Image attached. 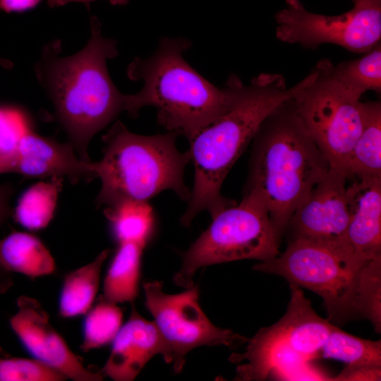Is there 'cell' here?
<instances>
[{
    "instance_id": "6da1fadb",
    "label": "cell",
    "mask_w": 381,
    "mask_h": 381,
    "mask_svg": "<svg viewBox=\"0 0 381 381\" xmlns=\"http://www.w3.org/2000/svg\"><path fill=\"white\" fill-rule=\"evenodd\" d=\"M91 37L78 52L62 56L59 40L46 44L35 65L36 77L79 157L90 162L92 138L127 111L128 95L119 91L107 68L118 55L117 42L103 37L99 20L90 18Z\"/></svg>"
},
{
    "instance_id": "7a4b0ae2",
    "label": "cell",
    "mask_w": 381,
    "mask_h": 381,
    "mask_svg": "<svg viewBox=\"0 0 381 381\" xmlns=\"http://www.w3.org/2000/svg\"><path fill=\"white\" fill-rule=\"evenodd\" d=\"M291 98L274 109L256 131L245 190L264 200L279 245L294 212L330 168Z\"/></svg>"
},
{
    "instance_id": "3957f363",
    "label": "cell",
    "mask_w": 381,
    "mask_h": 381,
    "mask_svg": "<svg viewBox=\"0 0 381 381\" xmlns=\"http://www.w3.org/2000/svg\"><path fill=\"white\" fill-rule=\"evenodd\" d=\"M297 83L287 87L282 74L262 73L250 83H240L230 109L201 130L188 150L194 166V183L181 223L188 226L202 211L212 217L236 204L221 193L223 181L262 121L289 99Z\"/></svg>"
},
{
    "instance_id": "277c9868",
    "label": "cell",
    "mask_w": 381,
    "mask_h": 381,
    "mask_svg": "<svg viewBox=\"0 0 381 381\" xmlns=\"http://www.w3.org/2000/svg\"><path fill=\"white\" fill-rule=\"evenodd\" d=\"M190 46L184 38L163 37L152 56L130 63L128 78L143 80V87L128 95L126 111L135 117L143 107H154L158 123L189 142L230 109L241 83L231 75L223 87L213 85L183 59Z\"/></svg>"
},
{
    "instance_id": "5b68a950",
    "label": "cell",
    "mask_w": 381,
    "mask_h": 381,
    "mask_svg": "<svg viewBox=\"0 0 381 381\" xmlns=\"http://www.w3.org/2000/svg\"><path fill=\"white\" fill-rule=\"evenodd\" d=\"M253 269L286 279L322 299L329 321H375L381 313V258L363 260L303 240H289L286 250Z\"/></svg>"
},
{
    "instance_id": "8992f818",
    "label": "cell",
    "mask_w": 381,
    "mask_h": 381,
    "mask_svg": "<svg viewBox=\"0 0 381 381\" xmlns=\"http://www.w3.org/2000/svg\"><path fill=\"white\" fill-rule=\"evenodd\" d=\"M178 134L142 135L117 121L103 135V157L92 162L102 187L96 203L105 207L124 200L147 201L166 190L188 201L190 192L183 181L190 161L188 150L176 145Z\"/></svg>"
},
{
    "instance_id": "52a82bcc",
    "label": "cell",
    "mask_w": 381,
    "mask_h": 381,
    "mask_svg": "<svg viewBox=\"0 0 381 381\" xmlns=\"http://www.w3.org/2000/svg\"><path fill=\"white\" fill-rule=\"evenodd\" d=\"M289 285L291 299L286 313L248 339L243 353L230 356L232 363L246 361L237 367L234 380H265L271 375L288 379L291 372L320 358L334 325L316 313L300 287Z\"/></svg>"
},
{
    "instance_id": "ba28073f",
    "label": "cell",
    "mask_w": 381,
    "mask_h": 381,
    "mask_svg": "<svg viewBox=\"0 0 381 381\" xmlns=\"http://www.w3.org/2000/svg\"><path fill=\"white\" fill-rule=\"evenodd\" d=\"M333 64L321 59L297 83L291 98L307 132L330 168L348 179L350 157L361 133V97L334 77Z\"/></svg>"
},
{
    "instance_id": "9c48e42d",
    "label": "cell",
    "mask_w": 381,
    "mask_h": 381,
    "mask_svg": "<svg viewBox=\"0 0 381 381\" xmlns=\"http://www.w3.org/2000/svg\"><path fill=\"white\" fill-rule=\"evenodd\" d=\"M212 218L204 231L183 254L176 285L193 286L195 272L212 265L252 259L261 262L279 255L278 243L264 200L254 193H245L241 202L227 207Z\"/></svg>"
},
{
    "instance_id": "30bf717a",
    "label": "cell",
    "mask_w": 381,
    "mask_h": 381,
    "mask_svg": "<svg viewBox=\"0 0 381 381\" xmlns=\"http://www.w3.org/2000/svg\"><path fill=\"white\" fill-rule=\"evenodd\" d=\"M276 37L283 42L316 48L323 44L367 53L381 37V0H358L338 16L308 11L300 0H286L275 15Z\"/></svg>"
},
{
    "instance_id": "8fae6325",
    "label": "cell",
    "mask_w": 381,
    "mask_h": 381,
    "mask_svg": "<svg viewBox=\"0 0 381 381\" xmlns=\"http://www.w3.org/2000/svg\"><path fill=\"white\" fill-rule=\"evenodd\" d=\"M162 285L157 280L144 282L145 304L170 349L175 373L182 370L187 353L195 348L222 345L234 349L247 342L248 338L212 323L200 306L198 286L169 294Z\"/></svg>"
},
{
    "instance_id": "7c38bea8",
    "label": "cell",
    "mask_w": 381,
    "mask_h": 381,
    "mask_svg": "<svg viewBox=\"0 0 381 381\" xmlns=\"http://www.w3.org/2000/svg\"><path fill=\"white\" fill-rule=\"evenodd\" d=\"M346 179L344 174L329 168L294 212L286 230L289 241L303 240L355 255L346 241Z\"/></svg>"
},
{
    "instance_id": "4fadbf2b",
    "label": "cell",
    "mask_w": 381,
    "mask_h": 381,
    "mask_svg": "<svg viewBox=\"0 0 381 381\" xmlns=\"http://www.w3.org/2000/svg\"><path fill=\"white\" fill-rule=\"evenodd\" d=\"M9 324L22 345L33 358L73 381H100L102 370L87 368L52 326L49 314L36 299L21 296Z\"/></svg>"
},
{
    "instance_id": "5bb4252c",
    "label": "cell",
    "mask_w": 381,
    "mask_h": 381,
    "mask_svg": "<svg viewBox=\"0 0 381 381\" xmlns=\"http://www.w3.org/2000/svg\"><path fill=\"white\" fill-rule=\"evenodd\" d=\"M171 363V353L154 321L143 318L132 306L128 321L112 341L109 356L101 369L114 381L133 380L155 356Z\"/></svg>"
},
{
    "instance_id": "9a60e30c",
    "label": "cell",
    "mask_w": 381,
    "mask_h": 381,
    "mask_svg": "<svg viewBox=\"0 0 381 381\" xmlns=\"http://www.w3.org/2000/svg\"><path fill=\"white\" fill-rule=\"evenodd\" d=\"M25 177L66 176L73 183L97 178L92 162L74 153L70 143H61L35 133L30 128L20 139L11 160V172Z\"/></svg>"
},
{
    "instance_id": "2e32d148",
    "label": "cell",
    "mask_w": 381,
    "mask_h": 381,
    "mask_svg": "<svg viewBox=\"0 0 381 381\" xmlns=\"http://www.w3.org/2000/svg\"><path fill=\"white\" fill-rule=\"evenodd\" d=\"M351 250L368 261L381 258V177L354 179L346 187Z\"/></svg>"
},
{
    "instance_id": "e0dca14e",
    "label": "cell",
    "mask_w": 381,
    "mask_h": 381,
    "mask_svg": "<svg viewBox=\"0 0 381 381\" xmlns=\"http://www.w3.org/2000/svg\"><path fill=\"white\" fill-rule=\"evenodd\" d=\"M0 268L11 274L16 272L31 278L52 274L56 268L54 258L35 236L13 231L0 239Z\"/></svg>"
},
{
    "instance_id": "ac0fdd59",
    "label": "cell",
    "mask_w": 381,
    "mask_h": 381,
    "mask_svg": "<svg viewBox=\"0 0 381 381\" xmlns=\"http://www.w3.org/2000/svg\"><path fill=\"white\" fill-rule=\"evenodd\" d=\"M362 126L351 151L348 179L381 177V104L360 103Z\"/></svg>"
},
{
    "instance_id": "d6986e66",
    "label": "cell",
    "mask_w": 381,
    "mask_h": 381,
    "mask_svg": "<svg viewBox=\"0 0 381 381\" xmlns=\"http://www.w3.org/2000/svg\"><path fill=\"white\" fill-rule=\"evenodd\" d=\"M109 253V249L102 250L94 260L65 276L59 299L62 318L85 315L92 308L99 286L102 267Z\"/></svg>"
},
{
    "instance_id": "ffe728a7",
    "label": "cell",
    "mask_w": 381,
    "mask_h": 381,
    "mask_svg": "<svg viewBox=\"0 0 381 381\" xmlns=\"http://www.w3.org/2000/svg\"><path fill=\"white\" fill-rule=\"evenodd\" d=\"M144 248L132 242L119 243L104 279L101 296L105 300L118 304L133 302L136 298Z\"/></svg>"
},
{
    "instance_id": "44dd1931",
    "label": "cell",
    "mask_w": 381,
    "mask_h": 381,
    "mask_svg": "<svg viewBox=\"0 0 381 381\" xmlns=\"http://www.w3.org/2000/svg\"><path fill=\"white\" fill-rule=\"evenodd\" d=\"M104 214L119 243L132 242L145 247L154 226L153 211L147 201L121 200L105 207Z\"/></svg>"
},
{
    "instance_id": "7402d4cb",
    "label": "cell",
    "mask_w": 381,
    "mask_h": 381,
    "mask_svg": "<svg viewBox=\"0 0 381 381\" xmlns=\"http://www.w3.org/2000/svg\"><path fill=\"white\" fill-rule=\"evenodd\" d=\"M63 178L53 177L49 182H40L26 190L14 210L16 221L32 231L45 228L54 217Z\"/></svg>"
},
{
    "instance_id": "603a6c76",
    "label": "cell",
    "mask_w": 381,
    "mask_h": 381,
    "mask_svg": "<svg viewBox=\"0 0 381 381\" xmlns=\"http://www.w3.org/2000/svg\"><path fill=\"white\" fill-rule=\"evenodd\" d=\"M321 357L336 359L351 365H381V341L359 338L334 325L321 349Z\"/></svg>"
},
{
    "instance_id": "cb8c5ba5",
    "label": "cell",
    "mask_w": 381,
    "mask_h": 381,
    "mask_svg": "<svg viewBox=\"0 0 381 381\" xmlns=\"http://www.w3.org/2000/svg\"><path fill=\"white\" fill-rule=\"evenodd\" d=\"M332 71L341 85L361 97L366 91L380 93V44L362 57L333 65Z\"/></svg>"
},
{
    "instance_id": "d4e9b609",
    "label": "cell",
    "mask_w": 381,
    "mask_h": 381,
    "mask_svg": "<svg viewBox=\"0 0 381 381\" xmlns=\"http://www.w3.org/2000/svg\"><path fill=\"white\" fill-rule=\"evenodd\" d=\"M80 349L89 352L113 341L122 326L123 312L117 304L105 300L99 301L85 315Z\"/></svg>"
},
{
    "instance_id": "484cf974",
    "label": "cell",
    "mask_w": 381,
    "mask_h": 381,
    "mask_svg": "<svg viewBox=\"0 0 381 381\" xmlns=\"http://www.w3.org/2000/svg\"><path fill=\"white\" fill-rule=\"evenodd\" d=\"M56 370L32 358L0 356V381H63Z\"/></svg>"
},
{
    "instance_id": "4316f807",
    "label": "cell",
    "mask_w": 381,
    "mask_h": 381,
    "mask_svg": "<svg viewBox=\"0 0 381 381\" xmlns=\"http://www.w3.org/2000/svg\"><path fill=\"white\" fill-rule=\"evenodd\" d=\"M30 128L20 110L0 107V156L11 164L20 139Z\"/></svg>"
},
{
    "instance_id": "83f0119b",
    "label": "cell",
    "mask_w": 381,
    "mask_h": 381,
    "mask_svg": "<svg viewBox=\"0 0 381 381\" xmlns=\"http://www.w3.org/2000/svg\"><path fill=\"white\" fill-rule=\"evenodd\" d=\"M381 365H348L338 375L331 380L344 381L380 380Z\"/></svg>"
},
{
    "instance_id": "f1b7e54d",
    "label": "cell",
    "mask_w": 381,
    "mask_h": 381,
    "mask_svg": "<svg viewBox=\"0 0 381 381\" xmlns=\"http://www.w3.org/2000/svg\"><path fill=\"white\" fill-rule=\"evenodd\" d=\"M13 189L8 185H0V227L11 214L10 198ZM11 285V274L0 268V293Z\"/></svg>"
},
{
    "instance_id": "f546056e",
    "label": "cell",
    "mask_w": 381,
    "mask_h": 381,
    "mask_svg": "<svg viewBox=\"0 0 381 381\" xmlns=\"http://www.w3.org/2000/svg\"><path fill=\"white\" fill-rule=\"evenodd\" d=\"M42 0H0V10L6 13L23 12L35 8Z\"/></svg>"
},
{
    "instance_id": "4dcf8cb0",
    "label": "cell",
    "mask_w": 381,
    "mask_h": 381,
    "mask_svg": "<svg viewBox=\"0 0 381 381\" xmlns=\"http://www.w3.org/2000/svg\"><path fill=\"white\" fill-rule=\"evenodd\" d=\"M95 0H48L47 4L50 8L64 6L71 2H80L86 5ZM112 5H125L129 0H109Z\"/></svg>"
},
{
    "instance_id": "1f68e13d",
    "label": "cell",
    "mask_w": 381,
    "mask_h": 381,
    "mask_svg": "<svg viewBox=\"0 0 381 381\" xmlns=\"http://www.w3.org/2000/svg\"><path fill=\"white\" fill-rule=\"evenodd\" d=\"M11 172V162L0 156V174Z\"/></svg>"
},
{
    "instance_id": "d6a6232c",
    "label": "cell",
    "mask_w": 381,
    "mask_h": 381,
    "mask_svg": "<svg viewBox=\"0 0 381 381\" xmlns=\"http://www.w3.org/2000/svg\"><path fill=\"white\" fill-rule=\"evenodd\" d=\"M0 65L6 68H11L13 66V64L6 59L0 57Z\"/></svg>"
},
{
    "instance_id": "836d02e7",
    "label": "cell",
    "mask_w": 381,
    "mask_h": 381,
    "mask_svg": "<svg viewBox=\"0 0 381 381\" xmlns=\"http://www.w3.org/2000/svg\"><path fill=\"white\" fill-rule=\"evenodd\" d=\"M358 1V0H353V1Z\"/></svg>"
}]
</instances>
